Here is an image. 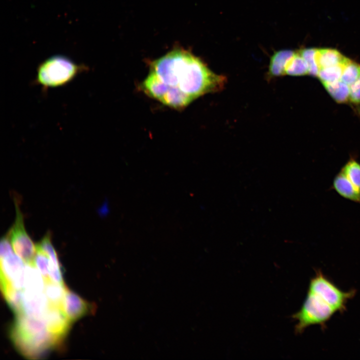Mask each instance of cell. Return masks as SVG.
Here are the masks:
<instances>
[{
    "label": "cell",
    "mask_w": 360,
    "mask_h": 360,
    "mask_svg": "<svg viewBox=\"0 0 360 360\" xmlns=\"http://www.w3.org/2000/svg\"><path fill=\"white\" fill-rule=\"evenodd\" d=\"M14 249L8 236L4 237L0 242V257L4 258L12 254Z\"/></svg>",
    "instance_id": "cell-26"
},
{
    "label": "cell",
    "mask_w": 360,
    "mask_h": 360,
    "mask_svg": "<svg viewBox=\"0 0 360 360\" xmlns=\"http://www.w3.org/2000/svg\"><path fill=\"white\" fill-rule=\"evenodd\" d=\"M316 48H304L298 51L306 62L308 68V74L312 76H318V68L316 60Z\"/></svg>",
    "instance_id": "cell-23"
},
{
    "label": "cell",
    "mask_w": 360,
    "mask_h": 360,
    "mask_svg": "<svg viewBox=\"0 0 360 360\" xmlns=\"http://www.w3.org/2000/svg\"><path fill=\"white\" fill-rule=\"evenodd\" d=\"M36 246L48 256L53 264L60 266L57 254L52 246L49 234L46 235Z\"/></svg>",
    "instance_id": "cell-24"
},
{
    "label": "cell",
    "mask_w": 360,
    "mask_h": 360,
    "mask_svg": "<svg viewBox=\"0 0 360 360\" xmlns=\"http://www.w3.org/2000/svg\"><path fill=\"white\" fill-rule=\"evenodd\" d=\"M50 303L44 292H31L24 290L23 312L27 316L42 318Z\"/></svg>",
    "instance_id": "cell-10"
},
{
    "label": "cell",
    "mask_w": 360,
    "mask_h": 360,
    "mask_svg": "<svg viewBox=\"0 0 360 360\" xmlns=\"http://www.w3.org/2000/svg\"><path fill=\"white\" fill-rule=\"evenodd\" d=\"M148 74L140 84L147 96L175 110L198 98L224 88V76L212 72L198 57L176 48L150 63Z\"/></svg>",
    "instance_id": "cell-1"
},
{
    "label": "cell",
    "mask_w": 360,
    "mask_h": 360,
    "mask_svg": "<svg viewBox=\"0 0 360 360\" xmlns=\"http://www.w3.org/2000/svg\"><path fill=\"white\" fill-rule=\"evenodd\" d=\"M294 53V52L288 50L275 52L270 58L268 76L272 78L284 75L286 64Z\"/></svg>",
    "instance_id": "cell-15"
},
{
    "label": "cell",
    "mask_w": 360,
    "mask_h": 360,
    "mask_svg": "<svg viewBox=\"0 0 360 360\" xmlns=\"http://www.w3.org/2000/svg\"><path fill=\"white\" fill-rule=\"evenodd\" d=\"M87 69L84 65L77 64L67 56L55 55L40 64L36 82L44 88H58L68 84Z\"/></svg>",
    "instance_id": "cell-2"
},
{
    "label": "cell",
    "mask_w": 360,
    "mask_h": 360,
    "mask_svg": "<svg viewBox=\"0 0 360 360\" xmlns=\"http://www.w3.org/2000/svg\"><path fill=\"white\" fill-rule=\"evenodd\" d=\"M94 308L92 304L67 288L62 309L72 322L92 312Z\"/></svg>",
    "instance_id": "cell-9"
},
{
    "label": "cell",
    "mask_w": 360,
    "mask_h": 360,
    "mask_svg": "<svg viewBox=\"0 0 360 360\" xmlns=\"http://www.w3.org/2000/svg\"><path fill=\"white\" fill-rule=\"evenodd\" d=\"M37 252L34 258V266L40 271L45 281L50 280L49 277L50 259L48 256L36 246Z\"/></svg>",
    "instance_id": "cell-22"
},
{
    "label": "cell",
    "mask_w": 360,
    "mask_h": 360,
    "mask_svg": "<svg viewBox=\"0 0 360 360\" xmlns=\"http://www.w3.org/2000/svg\"><path fill=\"white\" fill-rule=\"evenodd\" d=\"M350 60L336 50L317 49L316 60L319 70L338 64H346Z\"/></svg>",
    "instance_id": "cell-12"
},
{
    "label": "cell",
    "mask_w": 360,
    "mask_h": 360,
    "mask_svg": "<svg viewBox=\"0 0 360 360\" xmlns=\"http://www.w3.org/2000/svg\"><path fill=\"white\" fill-rule=\"evenodd\" d=\"M340 171L360 192V163L355 158L351 157Z\"/></svg>",
    "instance_id": "cell-19"
},
{
    "label": "cell",
    "mask_w": 360,
    "mask_h": 360,
    "mask_svg": "<svg viewBox=\"0 0 360 360\" xmlns=\"http://www.w3.org/2000/svg\"><path fill=\"white\" fill-rule=\"evenodd\" d=\"M45 280L42 276L34 265L26 264L24 290L31 292L44 290Z\"/></svg>",
    "instance_id": "cell-14"
},
{
    "label": "cell",
    "mask_w": 360,
    "mask_h": 360,
    "mask_svg": "<svg viewBox=\"0 0 360 360\" xmlns=\"http://www.w3.org/2000/svg\"><path fill=\"white\" fill-rule=\"evenodd\" d=\"M1 290L10 308L16 316L24 314L22 300L24 292L16 289L9 284L0 281Z\"/></svg>",
    "instance_id": "cell-13"
},
{
    "label": "cell",
    "mask_w": 360,
    "mask_h": 360,
    "mask_svg": "<svg viewBox=\"0 0 360 360\" xmlns=\"http://www.w3.org/2000/svg\"><path fill=\"white\" fill-rule=\"evenodd\" d=\"M336 311L316 295L308 292L300 310L292 318L297 320L296 334L312 325L324 326Z\"/></svg>",
    "instance_id": "cell-3"
},
{
    "label": "cell",
    "mask_w": 360,
    "mask_h": 360,
    "mask_svg": "<svg viewBox=\"0 0 360 360\" xmlns=\"http://www.w3.org/2000/svg\"><path fill=\"white\" fill-rule=\"evenodd\" d=\"M350 92L349 100L356 105H360V76L350 86Z\"/></svg>",
    "instance_id": "cell-25"
},
{
    "label": "cell",
    "mask_w": 360,
    "mask_h": 360,
    "mask_svg": "<svg viewBox=\"0 0 360 360\" xmlns=\"http://www.w3.org/2000/svg\"><path fill=\"white\" fill-rule=\"evenodd\" d=\"M326 90L334 100L338 103H344L349 100L350 88L340 80L322 84Z\"/></svg>",
    "instance_id": "cell-17"
},
{
    "label": "cell",
    "mask_w": 360,
    "mask_h": 360,
    "mask_svg": "<svg viewBox=\"0 0 360 360\" xmlns=\"http://www.w3.org/2000/svg\"><path fill=\"white\" fill-rule=\"evenodd\" d=\"M18 350L25 357L36 359L60 344L64 338L48 330L26 336L10 334Z\"/></svg>",
    "instance_id": "cell-4"
},
{
    "label": "cell",
    "mask_w": 360,
    "mask_h": 360,
    "mask_svg": "<svg viewBox=\"0 0 360 360\" xmlns=\"http://www.w3.org/2000/svg\"><path fill=\"white\" fill-rule=\"evenodd\" d=\"M360 76V64L350 60L344 66L340 80L348 86Z\"/></svg>",
    "instance_id": "cell-21"
},
{
    "label": "cell",
    "mask_w": 360,
    "mask_h": 360,
    "mask_svg": "<svg viewBox=\"0 0 360 360\" xmlns=\"http://www.w3.org/2000/svg\"><path fill=\"white\" fill-rule=\"evenodd\" d=\"M25 268L24 262L14 252L0 258V281L16 289H24Z\"/></svg>",
    "instance_id": "cell-7"
},
{
    "label": "cell",
    "mask_w": 360,
    "mask_h": 360,
    "mask_svg": "<svg viewBox=\"0 0 360 360\" xmlns=\"http://www.w3.org/2000/svg\"><path fill=\"white\" fill-rule=\"evenodd\" d=\"M284 72L285 74L292 76H301L308 74V64L298 52H294L287 62Z\"/></svg>",
    "instance_id": "cell-18"
},
{
    "label": "cell",
    "mask_w": 360,
    "mask_h": 360,
    "mask_svg": "<svg viewBox=\"0 0 360 360\" xmlns=\"http://www.w3.org/2000/svg\"><path fill=\"white\" fill-rule=\"evenodd\" d=\"M308 288V292L316 295L339 312H344L348 300L356 293L354 290H342L320 270L316 272L315 276L310 280Z\"/></svg>",
    "instance_id": "cell-5"
},
{
    "label": "cell",
    "mask_w": 360,
    "mask_h": 360,
    "mask_svg": "<svg viewBox=\"0 0 360 360\" xmlns=\"http://www.w3.org/2000/svg\"><path fill=\"white\" fill-rule=\"evenodd\" d=\"M346 64H338L320 69L317 76L322 84L330 83L340 80Z\"/></svg>",
    "instance_id": "cell-20"
},
{
    "label": "cell",
    "mask_w": 360,
    "mask_h": 360,
    "mask_svg": "<svg viewBox=\"0 0 360 360\" xmlns=\"http://www.w3.org/2000/svg\"><path fill=\"white\" fill-rule=\"evenodd\" d=\"M66 290L67 288L64 284H58L51 280L45 281L44 292L50 304L62 309L63 308V302Z\"/></svg>",
    "instance_id": "cell-16"
},
{
    "label": "cell",
    "mask_w": 360,
    "mask_h": 360,
    "mask_svg": "<svg viewBox=\"0 0 360 360\" xmlns=\"http://www.w3.org/2000/svg\"><path fill=\"white\" fill-rule=\"evenodd\" d=\"M16 218L8 237L14 252L27 264L34 265L36 246L28 235L24 225L23 216L16 205Z\"/></svg>",
    "instance_id": "cell-6"
},
{
    "label": "cell",
    "mask_w": 360,
    "mask_h": 360,
    "mask_svg": "<svg viewBox=\"0 0 360 360\" xmlns=\"http://www.w3.org/2000/svg\"><path fill=\"white\" fill-rule=\"evenodd\" d=\"M332 188L342 198L360 204V192L341 171L334 176Z\"/></svg>",
    "instance_id": "cell-11"
},
{
    "label": "cell",
    "mask_w": 360,
    "mask_h": 360,
    "mask_svg": "<svg viewBox=\"0 0 360 360\" xmlns=\"http://www.w3.org/2000/svg\"><path fill=\"white\" fill-rule=\"evenodd\" d=\"M42 318L49 332L63 338L68 333L72 323L62 309L50 304Z\"/></svg>",
    "instance_id": "cell-8"
}]
</instances>
